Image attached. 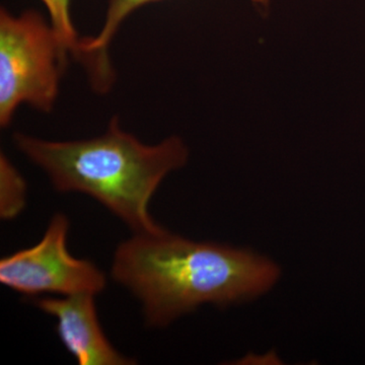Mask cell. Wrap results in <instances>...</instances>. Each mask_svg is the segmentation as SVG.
I'll return each mask as SVG.
<instances>
[{
    "label": "cell",
    "mask_w": 365,
    "mask_h": 365,
    "mask_svg": "<svg viewBox=\"0 0 365 365\" xmlns=\"http://www.w3.org/2000/svg\"><path fill=\"white\" fill-rule=\"evenodd\" d=\"M26 184L4 153L0 155V217L11 220L26 207Z\"/></svg>",
    "instance_id": "cell-7"
},
{
    "label": "cell",
    "mask_w": 365,
    "mask_h": 365,
    "mask_svg": "<svg viewBox=\"0 0 365 365\" xmlns=\"http://www.w3.org/2000/svg\"><path fill=\"white\" fill-rule=\"evenodd\" d=\"M160 0H109L106 20L102 30L95 37L83 38L85 62L83 68L88 78L100 79L111 74L113 66L108 48L113 38L116 35L120 26L126 20L129 14L137 9L151 2ZM256 4H264L267 0H252Z\"/></svg>",
    "instance_id": "cell-6"
},
{
    "label": "cell",
    "mask_w": 365,
    "mask_h": 365,
    "mask_svg": "<svg viewBox=\"0 0 365 365\" xmlns=\"http://www.w3.org/2000/svg\"><path fill=\"white\" fill-rule=\"evenodd\" d=\"M49 13L50 23L56 31L62 44L71 56L83 64L85 60L83 38H79L78 31L72 23L71 0H41Z\"/></svg>",
    "instance_id": "cell-8"
},
{
    "label": "cell",
    "mask_w": 365,
    "mask_h": 365,
    "mask_svg": "<svg viewBox=\"0 0 365 365\" xmlns=\"http://www.w3.org/2000/svg\"><path fill=\"white\" fill-rule=\"evenodd\" d=\"M71 222L63 213L50 220L41 241L0 260V282L25 297L97 295L107 278L93 262L78 259L67 248Z\"/></svg>",
    "instance_id": "cell-4"
},
{
    "label": "cell",
    "mask_w": 365,
    "mask_h": 365,
    "mask_svg": "<svg viewBox=\"0 0 365 365\" xmlns=\"http://www.w3.org/2000/svg\"><path fill=\"white\" fill-rule=\"evenodd\" d=\"M111 275L139 300L145 323L162 328L204 304L225 307L262 297L280 279L281 269L251 250L162 228L122 242Z\"/></svg>",
    "instance_id": "cell-1"
},
{
    "label": "cell",
    "mask_w": 365,
    "mask_h": 365,
    "mask_svg": "<svg viewBox=\"0 0 365 365\" xmlns=\"http://www.w3.org/2000/svg\"><path fill=\"white\" fill-rule=\"evenodd\" d=\"M95 297H42L34 302L56 319L59 339L79 365L135 364V360L118 351L108 340L98 321Z\"/></svg>",
    "instance_id": "cell-5"
},
{
    "label": "cell",
    "mask_w": 365,
    "mask_h": 365,
    "mask_svg": "<svg viewBox=\"0 0 365 365\" xmlns=\"http://www.w3.org/2000/svg\"><path fill=\"white\" fill-rule=\"evenodd\" d=\"M71 56L42 14L0 11V126L6 128L21 104L41 112L54 108Z\"/></svg>",
    "instance_id": "cell-3"
},
{
    "label": "cell",
    "mask_w": 365,
    "mask_h": 365,
    "mask_svg": "<svg viewBox=\"0 0 365 365\" xmlns=\"http://www.w3.org/2000/svg\"><path fill=\"white\" fill-rule=\"evenodd\" d=\"M14 143L44 170L56 191L91 197L134 234L162 230L150 215L151 199L163 180L184 167L189 155L177 136L155 145L140 143L121 128L118 117L95 138L49 141L16 133Z\"/></svg>",
    "instance_id": "cell-2"
}]
</instances>
